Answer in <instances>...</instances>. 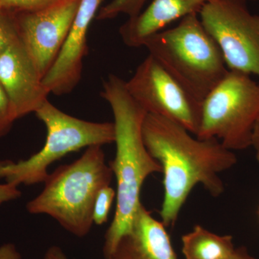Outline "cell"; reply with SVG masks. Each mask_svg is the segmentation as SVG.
Wrapping results in <instances>:
<instances>
[{"instance_id": "obj_21", "label": "cell", "mask_w": 259, "mask_h": 259, "mask_svg": "<svg viewBox=\"0 0 259 259\" xmlns=\"http://www.w3.org/2000/svg\"><path fill=\"white\" fill-rule=\"evenodd\" d=\"M21 258V254L13 243H7L0 246V259Z\"/></svg>"}, {"instance_id": "obj_25", "label": "cell", "mask_w": 259, "mask_h": 259, "mask_svg": "<svg viewBox=\"0 0 259 259\" xmlns=\"http://www.w3.org/2000/svg\"><path fill=\"white\" fill-rule=\"evenodd\" d=\"M250 1H257V0H250Z\"/></svg>"}, {"instance_id": "obj_8", "label": "cell", "mask_w": 259, "mask_h": 259, "mask_svg": "<svg viewBox=\"0 0 259 259\" xmlns=\"http://www.w3.org/2000/svg\"><path fill=\"white\" fill-rule=\"evenodd\" d=\"M131 97L146 113L161 116L197 136L202 117V102L195 98L153 56L138 66L125 81Z\"/></svg>"}, {"instance_id": "obj_7", "label": "cell", "mask_w": 259, "mask_h": 259, "mask_svg": "<svg viewBox=\"0 0 259 259\" xmlns=\"http://www.w3.org/2000/svg\"><path fill=\"white\" fill-rule=\"evenodd\" d=\"M199 17L228 69L259 78V15L250 13L246 0H209Z\"/></svg>"}, {"instance_id": "obj_2", "label": "cell", "mask_w": 259, "mask_h": 259, "mask_svg": "<svg viewBox=\"0 0 259 259\" xmlns=\"http://www.w3.org/2000/svg\"><path fill=\"white\" fill-rule=\"evenodd\" d=\"M101 96L111 107L116 153L110 168L116 179V209L105 233L103 253L110 259L122 236L128 233L141 202V192L150 175L161 167L144 144L142 125L146 112L131 97L125 81L115 74L104 80Z\"/></svg>"}, {"instance_id": "obj_26", "label": "cell", "mask_w": 259, "mask_h": 259, "mask_svg": "<svg viewBox=\"0 0 259 259\" xmlns=\"http://www.w3.org/2000/svg\"><path fill=\"white\" fill-rule=\"evenodd\" d=\"M258 214H259V211H258Z\"/></svg>"}, {"instance_id": "obj_15", "label": "cell", "mask_w": 259, "mask_h": 259, "mask_svg": "<svg viewBox=\"0 0 259 259\" xmlns=\"http://www.w3.org/2000/svg\"><path fill=\"white\" fill-rule=\"evenodd\" d=\"M146 1L147 0H112L99 10L96 19L110 20L121 14L127 15L129 18H134L141 13Z\"/></svg>"}, {"instance_id": "obj_13", "label": "cell", "mask_w": 259, "mask_h": 259, "mask_svg": "<svg viewBox=\"0 0 259 259\" xmlns=\"http://www.w3.org/2000/svg\"><path fill=\"white\" fill-rule=\"evenodd\" d=\"M209 0H153L142 13L130 18L119 32L127 47H143L144 42L167 25L187 15L198 13Z\"/></svg>"}, {"instance_id": "obj_12", "label": "cell", "mask_w": 259, "mask_h": 259, "mask_svg": "<svg viewBox=\"0 0 259 259\" xmlns=\"http://www.w3.org/2000/svg\"><path fill=\"white\" fill-rule=\"evenodd\" d=\"M110 259H177L166 227L141 203Z\"/></svg>"}, {"instance_id": "obj_14", "label": "cell", "mask_w": 259, "mask_h": 259, "mask_svg": "<svg viewBox=\"0 0 259 259\" xmlns=\"http://www.w3.org/2000/svg\"><path fill=\"white\" fill-rule=\"evenodd\" d=\"M185 259H226L234 251L233 237L215 234L197 225L182 237Z\"/></svg>"}, {"instance_id": "obj_10", "label": "cell", "mask_w": 259, "mask_h": 259, "mask_svg": "<svg viewBox=\"0 0 259 259\" xmlns=\"http://www.w3.org/2000/svg\"><path fill=\"white\" fill-rule=\"evenodd\" d=\"M0 85L8 97L15 120L36 112L50 94L20 39L0 54Z\"/></svg>"}, {"instance_id": "obj_3", "label": "cell", "mask_w": 259, "mask_h": 259, "mask_svg": "<svg viewBox=\"0 0 259 259\" xmlns=\"http://www.w3.org/2000/svg\"><path fill=\"white\" fill-rule=\"evenodd\" d=\"M112 177L102 146H90L77 160L49 174L42 192L27 203V211L47 214L66 231L83 238L94 225L97 194L110 185Z\"/></svg>"}, {"instance_id": "obj_11", "label": "cell", "mask_w": 259, "mask_h": 259, "mask_svg": "<svg viewBox=\"0 0 259 259\" xmlns=\"http://www.w3.org/2000/svg\"><path fill=\"white\" fill-rule=\"evenodd\" d=\"M103 0H81L72 25L57 59L42 79L49 93H71L82 74L83 61L88 55V35Z\"/></svg>"}, {"instance_id": "obj_23", "label": "cell", "mask_w": 259, "mask_h": 259, "mask_svg": "<svg viewBox=\"0 0 259 259\" xmlns=\"http://www.w3.org/2000/svg\"><path fill=\"white\" fill-rule=\"evenodd\" d=\"M226 259H256L248 253L245 247L242 246L235 248L234 251Z\"/></svg>"}, {"instance_id": "obj_16", "label": "cell", "mask_w": 259, "mask_h": 259, "mask_svg": "<svg viewBox=\"0 0 259 259\" xmlns=\"http://www.w3.org/2000/svg\"><path fill=\"white\" fill-rule=\"evenodd\" d=\"M19 39L15 12L0 5V54Z\"/></svg>"}, {"instance_id": "obj_6", "label": "cell", "mask_w": 259, "mask_h": 259, "mask_svg": "<svg viewBox=\"0 0 259 259\" xmlns=\"http://www.w3.org/2000/svg\"><path fill=\"white\" fill-rule=\"evenodd\" d=\"M259 119V81L250 75L229 70L202 102L197 137L216 139L228 149L251 147L252 135Z\"/></svg>"}, {"instance_id": "obj_18", "label": "cell", "mask_w": 259, "mask_h": 259, "mask_svg": "<svg viewBox=\"0 0 259 259\" xmlns=\"http://www.w3.org/2000/svg\"><path fill=\"white\" fill-rule=\"evenodd\" d=\"M61 0H0V5L15 11L35 10L56 4Z\"/></svg>"}, {"instance_id": "obj_17", "label": "cell", "mask_w": 259, "mask_h": 259, "mask_svg": "<svg viewBox=\"0 0 259 259\" xmlns=\"http://www.w3.org/2000/svg\"><path fill=\"white\" fill-rule=\"evenodd\" d=\"M116 199V190L110 185L100 190L95 199L93 209L94 224L102 226L108 221L109 213Z\"/></svg>"}, {"instance_id": "obj_5", "label": "cell", "mask_w": 259, "mask_h": 259, "mask_svg": "<svg viewBox=\"0 0 259 259\" xmlns=\"http://www.w3.org/2000/svg\"><path fill=\"white\" fill-rule=\"evenodd\" d=\"M47 127L44 147L26 160L0 161V180L18 186L44 183L54 162L83 148L115 142L113 122H95L76 118L47 100L35 112Z\"/></svg>"}, {"instance_id": "obj_22", "label": "cell", "mask_w": 259, "mask_h": 259, "mask_svg": "<svg viewBox=\"0 0 259 259\" xmlns=\"http://www.w3.org/2000/svg\"><path fill=\"white\" fill-rule=\"evenodd\" d=\"M42 259H69L64 250L57 245H52L48 248Z\"/></svg>"}, {"instance_id": "obj_19", "label": "cell", "mask_w": 259, "mask_h": 259, "mask_svg": "<svg viewBox=\"0 0 259 259\" xmlns=\"http://www.w3.org/2000/svg\"><path fill=\"white\" fill-rule=\"evenodd\" d=\"M15 121L8 97L0 85V139L9 132Z\"/></svg>"}, {"instance_id": "obj_24", "label": "cell", "mask_w": 259, "mask_h": 259, "mask_svg": "<svg viewBox=\"0 0 259 259\" xmlns=\"http://www.w3.org/2000/svg\"><path fill=\"white\" fill-rule=\"evenodd\" d=\"M251 147L254 148L255 157L259 163V119L255 124L252 135Z\"/></svg>"}, {"instance_id": "obj_1", "label": "cell", "mask_w": 259, "mask_h": 259, "mask_svg": "<svg viewBox=\"0 0 259 259\" xmlns=\"http://www.w3.org/2000/svg\"><path fill=\"white\" fill-rule=\"evenodd\" d=\"M143 139L163 174L160 216L164 226L174 227L194 187L202 185L212 197L225 190L220 175L236 164L234 151L218 139H199L180 124L161 116L146 114Z\"/></svg>"}, {"instance_id": "obj_4", "label": "cell", "mask_w": 259, "mask_h": 259, "mask_svg": "<svg viewBox=\"0 0 259 259\" xmlns=\"http://www.w3.org/2000/svg\"><path fill=\"white\" fill-rule=\"evenodd\" d=\"M143 47L202 102L229 71L198 13L187 15L177 26L148 37Z\"/></svg>"}, {"instance_id": "obj_9", "label": "cell", "mask_w": 259, "mask_h": 259, "mask_svg": "<svg viewBox=\"0 0 259 259\" xmlns=\"http://www.w3.org/2000/svg\"><path fill=\"white\" fill-rule=\"evenodd\" d=\"M81 0H61L35 10L15 12L20 40L42 76L66 41Z\"/></svg>"}, {"instance_id": "obj_20", "label": "cell", "mask_w": 259, "mask_h": 259, "mask_svg": "<svg viewBox=\"0 0 259 259\" xmlns=\"http://www.w3.org/2000/svg\"><path fill=\"white\" fill-rule=\"evenodd\" d=\"M21 196L22 192L19 190L18 186L7 182L0 184V205L20 198Z\"/></svg>"}]
</instances>
